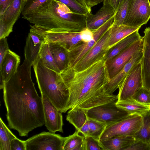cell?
Here are the masks:
<instances>
[{"mask_svg": "<svg viewBox=\"0 0 150 150\" xmlns=\"http://www.w3.org/2000/svg\"><path fill=\"white\" fill-rule=\"evenodd\" d=\"M116 102L104 104L89 109L86 111L88 118L96 120L107 126L131 115L118 107Z\"/></svg>", "mask_w": 150, "mask_h": 150, "instance_id": "5", "label": "cell"}, {"mask_svg": "<svg viewBox=\"0 0 150 150\" xmlns=\"http://www.w3.org/2000/svg\"><path fill=\"white\" fill-rule=\"evenodd\" d=\"M103 5L109 6L116 11L118 6V0H103Z\"/></svg>", "mask_w": 150, "mask_h": 150, "instance_id": "41", "label": "cell"}, {"mask_svg": "<svg viewBox=\"0 0 150 150\" xmlns=\"http://www.w3.org/2000/svg\"><path fill=\"white\" fill-rule=\"evenodd\" d=\"M150 19L149 0H129L127 16L123 24L140 27Z\"/></svg>", "mask_w": 150, "mask_h": 150, "instance_id": "9", "label": "cell"}, {"mask_svg": "<svg viewBox=\"0 0 150 150\" xmlns=\"http://www.w3.org/2000/svg\"><path fill=\"white\" fill-rule=\"evenodd\" d=\"M135 140L133 136L122 135L99 142L103 150H126Z\"/></svg>", "mask_w": 150, "mask_h": 150, "instance_id": "22", "label": "cell"}, {"mask_svg": "<svg viewBox=\"0 0 150 150\" xmlns=\"http://www.w3.org/2000/svg\"><path fill=\"white\" fill-rule=\"evenodd\" d=\"M36 26L47 42L57 44L63 47L68 52L83 42L81 31H62L47 29Z\"/></svg>", "mask_w": 150, "mask_h": 150, "instance_id": "11", "label": "cell"}, {"mask_svg": "<svg viewBox=\"0 0 150 150\" xmlns=\"http://www.w3.org/2000/svg\"><path fill=\"white\" fill-rule=\"evenodd\" d=\"M67 137L49 132H43L26 140V150H63Z\"/></svg>", "mask_w": 150, "mask_h": 150, "instance_id": "8", "label": "cell"}, {"mask_svg": "<svg viewBox=\"0 0 150 150\" xmlns=\"http://www.w3.org/2000/svg\"><path fill=\"white\" fill-rule=\"evenodd\" d=\"M66 120L74 127L76 131L84 137L88 136L89 127L86 111L76 107L72 108L68 112Z\"/></svg>", "mask_w": 150, "mask_h": 150, "instance_id": "20", "label": "cell"}, {"mask_svg": "<svg viewBox=\"0 0 150 150\" xmlns=\"http://www.w3.org/2000/svg\"><path fill=\"white\" fill-rule=\"evenodd\" d=\"M87 15L73 11L57 0H47L22 18L45 29L77 32L86 28Z\"/></svg>", "mask_w": 150, "mask_h": 150, "instance_id": "3", "label": "cell"}, {"mask_svg": "<svg viewBox=\"0 0 150 150\" xmlns=\"http://www.w3.org/2000/svg\"><path fill=\"white\" fill-rule=\"evenodd\" d=\"M47 0H31L30 5L33 9H35Z\"/></svg>", "mask_w": 150, "mask_h": 150, "instance_id": "43", "label": "cell"}, {"mask_svg": "<svg viewBox=\"0 0 150 150\" xmlns=\"http://www.w3.org/2000/svg\"><path fill=\"white\" fill-rule=\"evenodd\" d=\"M103 0H86V4L88 9L91 11L92 7L103 2Z\"/></svg>", "mask_w": 150, "mask_h": 150, "instance_id": "42", "label": "cell"}, {"mask_svg": "<svg viewBox=\"0 0 150 150\" xmlns=\"http://www.w3.org/2000/svg\"><path fill=\"white\" fill-rule=\"evenodd\" d=\"M14 0H0V16L2 15Z\"/></svg>", "mask_w": 150, "mask_h": 150, "instance_id": "40", "label": "cell"}, {"mask_svg": "<svg viewBox=\"0 0 150 150\" xmlns=\"http://www.w3.org/2000/svg\"><path fill=\"white\" fill-rule=\"evenodd\" d=\"M143 86L142 67L140 62L132 67L119 87L117 101L132 98L136 92Z\"/></svg>", "mask_w": 150, "mask_h": 150, "instance_id": "12", "label": "cell"}, {"mask_svg": "<svg viewBox=\"0 0 150 150\" xmlns=\"http://www.w3.org/2000/svg\"><path fill=\"white\" fill-rule=\"evenodd\" d=\"M82 41L83 42H87L92 40L94 35L92 31L86 28L81 31Z\"/></svg>", "mask_w": 150, "mask_h": 150, "instance_id": "39", "label": "cell"}, {"mask_svg": "<svg viewBox=\"0 0 150 150\" xmlns=\"http://www.w3.org/2000/svg\"><path fill=\"white\" fill-rule=\"evenodd\" d=\"M142 124L139 130L134 136L138 140L148 144L150 143V110L141 115Z\"/></svg>", "mask_w": 150, "mask_h": 150, "instance_id": "28", "label": "cell"}, {"mask_svg": "<svg viewBox=\"0 0 150 150\" xmlns=\"http://www.w3.org/2000/svg\"><path fill=\"white\" fill-rule=\"evenodd\" d=\"M59 74L69 93L68 110L76 107L86 111L117 100V95L105 91L110 79L105 59L79 71L69 66Z\"/></svg>", "mask_w": 150, "mask_h": 150, "instance_id": "2", "label": "cell"}, {"mask_svg": "<svg viewBox=\"0 0 150 150\" xmlns=\"http://www.w3.org/2000/svg\"><path fill=\"white\" fill-rule=\"evenodd\" d=\"M110 28L101 36L93 46L72 67L75 71L83 70L99 61L105 60L107 55L110 49L109 45Z\"/></svg>", "mask_w": 150, "mask_h": 150, "instance_id": "6", "label": "cell"}, {"mask_svg": "<svg viewBox=\"0 0 150 150\" xmlns=\"http://www.w3.org/2000/svg\"><path fill=\"white\" fill-rule=\"evenodd\" d=\"M20 60L18 55L8 50L0 64V79L4 82L8 81L17 72Z\"/></svg>", "mask_w": 150, "mask_h": 150, "instance_id": "19", "label": "cell"}, {"mask_svg": "<svg viewBox=\"0 0 150 150\" xmlns=\"http://www.w3.org/2000/svg\"><path fill=\"white\" fill-rule=\"evenodd\" d=\"M66 5L71 10L76 13L87 15L91 13L87 8L83 6L76 0H57Z\"/></svg>", "mask_w": 150, "mask_h": 150, "instance_id": "33", "label": "cell"}, {"mask_svg": "<svg viewBox=\"0 0 150 150\" xmlns=\"http://www.w3.org/2000/svg\"><path fill=\"white\" fill-rule=\"evenodd\" d=\"M123 1V0H118V5L120 4L121 3V2Z\"/></svg>", "mask_w": 150, "mask_h": 150, "instance_id": "45", "label": "cell"}, {"mask_svg": "<svg viewBox=\"0 0 150 150\" xmlns=\"http://www.w3.org/2000/svg\"><path fill=\"white\" fill-rule=\"evenodd\" d=\"M85 137L86 150H103L99 141L89 136Z\"/></svg>", "mask_w": 150, "mask_h": 150, "instance_id": "35", "label": "cell"}, {"mask_svg": "<svg viewBox=\"0 0 150 150\" xmlns=\"http://www.w3.org/2000/svg\"><path fill=\"white\" fill-rule=\"evenodd\" d=\"M140 28L130 27L124 24L118 25L113 23L110 28V47L111 49L121 40Z\"/></svg>", "mask_w": 150, "mask_h": 150, "instance_id": "24", "label": "cell"}, {"mask_svg": "<svg viewBox=\"0 0 150 150\" xmlns=\"http://www.w3.org/2000/svg\"></svg>", "mask_w": 150, "mask_h": 150, "instance_id": "47", "label": "cell"}, {"mask_svg": "<svg viewBox=\"0 0 150 150\" xmlns=\"http://www.w3.org/2000/svg\"><path fill=\"white\" fill-rule=\"evenodd\" d=\"M139 30L131 33L110 49L107 55L105 62L111 59L132 43L142 38L143 37L139 34Z\"/></svg>", "mask_w": 150, "mask_h": 150, "instance_id": "23", "label": "cell"}, {"mask_svg": "<svg viewBox=\"0 0 150 150\" xmlns=\"http://www.w3.org/2000/svg\"><path fill=\"white\" fill-rule=\"evenodd\" d=\"M116 104L131 115L137 114L141 116L150 110V105L142 103L132 98L122 101H117Z\"/></svg>", "mask_w": 150, "mask_h": 150, "instance_id": "26", "label": "cell"}, {"mask_svg": "<svg viewBox=\"0 0 150 150\" xmlns=\"http://www.w3.org/2000/svg\"><path fill=\"white\" fill-rule=\"evenodd\" d=\"M89 130L88 136L99 141L106 126L96 120L88 118Z\"/></svg>", "mask_w": 150, "mask_h": 150, "instance_id": "31", "label": "cell"}, {"mask_svg": "<svg viewBox=\"0 0 150 150\" xmlns=\"http://www.w3.org/2000/svg\"><path fill=\"white\" fill-rule=\"evenodd\" d=\"M0 123V150H11V142L16 137L6 126L1 117Z\"/></svg>", "mask_w": 150, "mask_h": 150, "instance_id": "30", "label": "cell"}, {"mask_svg": "<svg viewBox=\"0 0 150 150\" xmlns=\"http://www.w3.org/2000/svg\"><path fill=\"white\" fill-rule=\"evenodd\" d=\"M143 38L134 42L111 59L105 62L110 79L117 74L134 54L143 49Z\"/></svg>", "mask_w": 150, "mask_h": 150, "instance_id": "13", "label": "cell"}, {"mask_svg": "<svg viewBox=\"0 0 150 150\" xmlns=\"http://www.w3.org/2000/svg\"><path fill=\"white\" fill-rule=\"evenodd\" d=\"M9 50L6 38L0 39V64Z\"/></svg>", "mask_w": 150, "mask_h": 150, "instance_id": "38", "label": "cell"}, {"mask_svg": "<svg viewBox=\"0 0 150 150\" xmlns=\"http://www.w3.org/2000/svg\"><path fill=\"white\" fill-rule=\"evenodd\" d=\"M75 131L72 135L67 137L63 150H86L85 137Z\"/></svg>", "mask_w": 150, "mask_h": 150, "instance_id": "27", "label": "cell"}, {"mask_svg": "<svg viewBox=\"0 0 150 150\" xmlns=\"http://www.w3.org/2000/svg\"><path fill=\"white\" fill-rule=\"evenodd\" d=\"M126 150H150V144L135 139Z\"/></svg>", "mask_w": 150, "mask_h": 150, "instance_id": "36", "label": "cell"}, {"mask_svg": "<svg viewBox=\"0 0 150 150\" xmlns=\"http://www.w3.org/2000/svg\"><path fill=\"white\" fill-rule=\"evenodd\" d=\"M39 57L42 64L46 67L60 73L55 63L49 43L46 40L43 43L41 47Z\"/></svg>", "mask_w": 150, "mask_h": 150, "instance_id": "29", "label": "cell"}, {"mask_svg": "<svg viewBox=\"0 0 150 150\" xmlns=\"http://www.w3.org/2000/svg\"><path fill=\"white\" fill-rule=\"evenodd\" d=\"M142 124L141 116L130 115L114 123L106 126L99 141L122 135L134 136Z\"/></svg>", "mask_w": 150, "mask_h": 150, "instance_id": "7", "label": "cell"}, {"mask_svg": "<svg viewBox=\"0 0 150 150\" xmlns=\"http://www.w3.org/2000/svg\"><path fill=\"white\" fill-rule=\"evenodd\" d=\"M10 146L11 150H26V140H21L16 137L11 140Z\"/></svg>", "mask_w": 150, "mask_h": 150, "instance_id": "37", "label": "cell"}, {"mask_svg": "<svg viewBox=\"0 0 150 150\" xmlns=\"http://www.w3.org/2000/svg\"><path fill=\"white\" fill-rule=\"evenodd\" d=\"M132 98L142 103L150 105V90L143 86L136 92Z\"/></svg>", "mask_w": 150, "mask_h": 150, "instance_id": "34", "label": "cell"}, {"mask_svg": "<svg viewBox=\"0 0 150 150\" xmlns=\"http://www.w3.org/2000/svg\"><path fill=\"white\" fill-rule=\"evenodd\" d=\"M39 88L62 113L68 110L69 93L59 73L46 67L40 58L33 66Z\"/></svg>", "mask_w": 150, "mask_h": 150, "instance_id": "4", "label": "cell"}, {"mask_svg": "<svg viewBox=\"0 0 150 150\" xmlns=\"http://www.w3.org/2000/svg\"><path fill=\"white\" fill-rule=\"evenodd\" d=\"M23 1L25 3H26L27 2L28 0H23Z\"/></svg>", "mask_w": 150, "mask_h": 150, "instance_id": "46", "label": "cell"}, {"mask_svg": "<svg viewBox=\"0 0 150 150\" xmlns=\"http://www.w3.org/2000/svg\"><path fill=\"white\" fill-rule=\"evenodd\" d=\"M26 3L23 0H14L4 13L0 16V39L6 38L12 32Z\"/></svg>", "mask_w": 150, "mask_h": 150, "instance_id": "14", "label": "cell"}, {"mask_svg": "<svg viewBox=\"0 0 150 150\" xmlns=\"http://www.w3.org/2000/svg\"><path fill=\"white\" fill-rule=\"evenodd\" d=\"M25 58L16 73L4 83L3 99L8 125L21 137L45 124L44 108L31 77V67Z\"/></svg>", "mask_w": 150, "mask_h": 150, "instance_id": "1", "label": "cell"}, {"mask_svg": "<svg viewBox=\"0 0 150 150\" xmlns=\"http://www.w3.org/2000/svg\"><path fill=\"white\" fill-rule=\"evenodd\" d=\"M144 33L142 56L140 62L143 86L150 90V27L146 28Z\"/></svg>", "mask_w": 150, "mask_h": 150, "instance_id": "18", "label": "cell"}, {"mask_svg": "<svg viewBox=\"0 0 150 150\" xmlns=\"http://www.w3.org/2000/svg\"><path fill=\"white\" fill-rule=\"evenodd\" d=\"M129 0H123L118 5L115 15L114 24H123L126 19Z\"/></svg>", "mask_w": 150, "mask_h": 150, "instance_id": "32", "label": "cell"}, {"mask_svg": "<svg viewBox=\"0 0 150 150\" xmlns=\"http://www.w3.org/2000/svg\"><path fill=\"white\" fill-rule=\"evenodd\" d=\"M114 16L97 29L92 31L94 35L92 40L87 42L80 43L68 52L69 66L73 67L76 64L111 27L114 23Z\"/></svg>", "mask_w": 150, "mask_h": 150, "instance_id": "10", "label": "cell"}, {"mask_svg": "<svg viewBox=\"0 0 150 150\" xmlns=\"http://www.w3.org/2000/svg\"><path fill=\"white\" fill-rule=\"evenodd\" d=\"M48 42L55 63L60 73L69 67L68 52L57 44Z\"/></svg>", "mask_w": 150, "mask_h": 150, "instance_id": "25", "label": "cell"}, {"mask_svg": "<svg viewBox=\"0 0 150 150\" xmlns=\"http://www.w3.org/2000/svg\"><path fill=\"white\" fill-rule=\"evenodd\" d=\"M30 27L24 48V56L30 65L33 66L40 58V48L45 40L35 25Z\"/></svg>", "mask_w": 150, "mask_h": 150, "instance_id": "15", "label": "cell"}, {"mask_svg": "<svg viewBox=\"0 0 150 150\" xmlns=\"http://www.w3.org/2000/svg\"><path fill=\"white\" fill-rule=\"evenodd\" d=\"M80 4L87 8L90 11H91L88 8L86 4V0H76Z\"/></svg>", "mask_w": 150, "mask_h": 150, "instance_id": "44", "label": "cell"}, {"mask_svg": "<svg viewBox=\"0 0 150 150\" xmlns=\"http://www.w3.org/2000/svg\"><path fill=\"white\" fill-rule=\"evenodd\" d=\"M115 12L110 6L103 5L95 14H87L86 28L91 31L96 30L114 16Z\"/></svg>", "mask_w": 150, "mask_h": 150, "instance_id": "21", "label": "cell"}, {"mask_svg": "<svg viewBox=\"0 0 150 150\" xmlns=\"http://www.w3.org/2000/svg\"><path fill=\"white\" fill-rule=\"evenodd\" d=\"M142 56V50L134 54L122 70L110 79L105 87V91L107 93L113 94V93L122 83L132 67L140 62Z\"/></svg>", "mask_w": 150, "mask_h": 150, "instance_id": "17", "label": "cell"}, {"mask_svg": "<svg viewBox=\"0 0 150 150\" xmlns=\"http://www.w3.org/2000/svg\"><path fill=\"white\" fill-rule=\"evenodd\" d=\"M41 97L44 108L45 126L49 132L63 133V122L62 112L45 95L41 94Z\"/></svg>", "mask_w": 150, "mask_h": 150, "instance_id": "16", "label": "cell"}]
</instances>
